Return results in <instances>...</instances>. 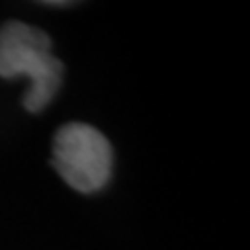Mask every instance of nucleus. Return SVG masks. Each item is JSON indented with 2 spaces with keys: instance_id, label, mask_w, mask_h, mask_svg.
I'll use <instances>...</instances> for the list:
<instances>
[{
  "instance_id": "nucleus-1",
  "label": "nucleus",
  "mask_w": 250,
  "mask_h": 250,
  "mask_svg": "<svg viewBox=\"0 0 250 250\" xmlns=\"http://www.w3.org/2000/svg\"><path fill=\"white\" fill-rule=\"evenodd\" d=\"M61 75L62 65L42 29L19 21L0 27V77H27L29 90L23 98L27 111L38 113L50 103L61 85Z\"/></svg>"
},
{
  "instance_id": "nucleus-2",
  "label": "nucleus",
  "mask_w": 250,
  "mask_h": 250,
  "mask_svg": "<svg viewBox=\"0 0 250 250\" xmlns=\"http://www.w3.org/2000/svg\"><path fill=\"white\" fill-rule=\"evenodd\" d=\"M52 163L59 175L77 192H96L111 177L113 150L96 127L67 123L57 131Z\"/></svg>"
}]
</instances>
